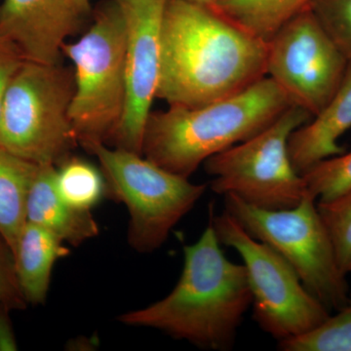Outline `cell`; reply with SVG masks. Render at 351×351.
<instances>
[{"instance_id":"obj_1","label":"cell","mask_w":351,"mask_h":351,"mask_svg":"<svg viewBox=\"0 0 351 351\" xmlns=\"http://www.w3.org/2000/svg\"><path fill=\"white\" fill-rule=\"evenodd\" d=\"M267 50L213 7L169 0L156 99L195 108L241 93L267 76Z\"/></svg>"},{"instance_id":"obj_2","label":"cell","mask_w":351,"mask_h":351,"mask_svg":"<svg viewBox=\"0 0 351 351\" xmlns=\"http://www.w3.org/2000/svg\"><path fill=\"white\" fill-rule=\"evenodd\" d=\"M212 221L195 243L184 247V267L169 295L119 317L152 328L202 350H232L252 293L243 263L226 257Z\"/></svg>"},{"instance_id":"obj_3","label":"cell","mask_w":351,"mask_h":351,"mask_svg":"<svg viewBox=\"0 0 351 351\" xmlns=\"http://www.w3.org/2000/svg\"><path fill=\"white\" fill-rule=\"evenodd\" d=\"M291 107L286 94L265 76L241 93L202 107L152 112L143 156L189 179L208 158L257 135Z\"/></svg>"},{"instance_id":"obj_4","label":"cell","mask_w":351,"mask_h":351,"mask_svg":"<svg viewBox=\"0 0 351 351\" xmlns=\"http://www.w3.org/2000/svg\"><path fill=\"white\" fill-rule=\"evenodd\" d=\"M71 60L75 94L69 119L78 144H108L125 114L128 84L125 36L121 13L113 0L94 11L91 27L75 43L63 46Z\"/></svg>"},{"instance_id":"obj_5","label":"cell","mask_w":351,"mask_h":351,"mask_svg":"<svg viewBox=\"0 0 351 351\" xmlns=\"http://www.w3.org/2000/svg\"><path fill=\"white\" fill-rule=\"evenodd\" d=\"M73 69L25 61L0 110V147L36 165H61L77 147L69 119Z\"/></svg>"},{"instance_id":"obj_6","label":"cell","mask_w":351,"mask_h":351,"mask_svg":"<svg viewBox=\"0 0 351 351\" xmlns=\"http://www.w3.org/2000/svg\"><path fill=\"white\" fill-rule=\"evenodd\" d=\"M85 149L98 159L106 191L127 207L128 242L138 253L160 248L171 230L206 193L208 184H193L137 152L101 143Z\"/></svg>"},{"instance_id":"obj_7","label":"cell","mask_w":351,"mask_h":351,"mask_svg":"<svg viewBox=\"0 0 351 351\" xmlns=\"http://www.w3.org/2000/svg\"><path fill=\"white\" fill-rule=\"evenodd\" d=\"M223 197L225 210L249 234L276 250L330 313L346 306L350 293L348 274L339 267L313 196L306 193L297 206L282 210L261 209L232 195Z\"/></svg>"},{"instance_id":"obj_8","label":"cell","mask_w":351,"mask_h":351,"mask_svg":"<svg viewBox=\"0 0 351 351\" xmlns=\"http://www.w3.org/2000/svg\"><path fill=\"white\" fill-rule=\"evenodd\" d=\"M311 119L293 106L257 135L208 158L203 165L213 178L210 188L261 209L297 206L307 191L304 178L291 162L288 142L291 134Z\"/></svg>"},{"instance_id":"obj_9","label":"cell","mask_w":351,"mask_h":351,"mask_svg":"<svg viewBox=\"0 0 351 351\" xmlns=\"http://www.w3.org/2000/svg\"><path fill=\"white\" fill-rule=\"evenodd\" d=\"M219 243L239 253L248 277L253 317L277 341L315 329L331 315L304 287L294 269L276 250L245 230L226 210L210 214Z\"/></svg>"},{"instance_id":"obj_10","label":"cell","mask_w":351,"mask_h":351,"mask_svg":"<svg viewBox=\"0 0 351 351\" xmlns=\"http://www.w3.org/2000/svg\"><path fill=\"white\" fill-rule=\"evenodd\" d=\"M267 44V76L293 106L313 117L338 91L350 60L309 7L286 22Z\"/></svg>"},{"instance_id":"obj_11","label":"cell","mask_w":351,"mask_h":351,"mask_svg":"<svg viewBox=\"0 0 351 351\" xmlns=\"http://www.w3.org/2000/svg\"><path fill=\"white\" fill-rule=\"evenodd\" d=\"M113 1L123 21L128 98L125 114L110 143L143 154L145 126L156 99L163 20L169 0Z\"/></svg>"},{"instance_id":"obj_12","label":"cell","mask_w":351,"mask_h":351,"mask_svg":"<svg viewBox=\"0 0 351 351\" xmlns=\"http://www.w3.org/2000/svg\"><path fill=\"white\" fill-rule=\"evenodd\" d=\"M82 0H2L0 36L27 61L62 63L63 46L87 15Z\"/></svg>"},{"instance_id":"obj_13","label":"cell","mask_w":351,"mask_h":351,"mask_svg":"<svg viewBox=\"0 0 351 351\" xmlns=\"http://www.w3.org/2000/svg\"><path fill=\"white\" fill-rule=\"evenodd\" d=\"M351 129V62L337 93L321 112L295 129L288 142L291 162L299 174L346 152L339 138Z\"/></svg>"},{"instance_id":"obj_14","label":"cell","mask_w":351,"mask_h":351,"mask_svg":"<svg viewBox=\"0 0 351 351\" xmlns=\"http://www.w3.org/2000/svg\"><path fill=\"white\" fill-rule=\"evenodd\" d=\"M57 167L38 165L27 193V221L41 226L64 243L77 247L99 234L90 210H80L61 197L56 186Z\"/></svg>"},{"instance_id":"obj_15","label":"cell","mask_w":351,"mask_h":351,"mask_svg":"<svg viewBox=\"0 0 351 351\" xmlns=\"http://www.w3.org/2000/svg\"><path fill=\"white\" fill-rule=\"evenodd\" d=\"M69 255L63 240L41 226L25 223L13 252L16 276L25 302H45L55 263Z\"/></svg>"},{"instance_id":"obj_16","label":"cell","mask_w":351,"mask_h":351,"mask_svg":"<svg viewBox=\"0 0 351 351\" xmlns=\"http://www.w3.org/2000/svg\"><path fill=\"white\" fill-rule=\"evenodd\" d=\"M38 167L0 147V235L12 253L27 223V193Z\"/></svg>"},{"instance_id":"obj_17","label":"cell","mask_w":351,"mask_h":351,"mask_svg":"<svg viewBox=\"0 0 351 351\" xmlns=\"http://www.w3.org/2000/svg\"><path fill=\"white\" fill-rule=\"evenodd\" d=\"M313 0H218L213 8L245 31L269 43L276 32Z\"/></svg>"},{"instance_id":"obj_18","label":"cell","mask_w":351,"mask_h":351,"mask_svg":"<svg viewBox=\"0 0 351 351\" xmlns=\"http://www.w3.org/2000/svg\"><path fill=\"white\" fill-rule=\"evenodd\" d=\"M56 186L69 205L91 211L103 197L106 181L101 171L91 163L71 156L57 167Z\"/></svg>"},{"instance_id":"obj_19","label":"cell","mask_w":351,"mask_h":351,"mask_svg":"<svg viewBox=\"0 0 351 351\" xmlns=\"http://www.w3.org/2000/svg\"><path fill=\"white\" fill-rule=\"evenodd\" d=\"M282 351H351V290L345 306L306 334L278 341Z\"/></svg>"},{"instance_id":"obj_20","label":"cell","mask_w":351,"mask_h":351,"mask_svg":"<svg viewBox=\"0 0 351 351\" xmlns=\"http://www.w3.org/2000/svg\"><path fill=\"white\" fill-rule=\"evenodd\" d=\"M302 176L308 195L319 202L334 199L351 189V152L320 161Z\"/></svg>"},{"instance_id":"obj_21","label":"cell","mask_w":351,"mask_h":351,"mask_svg":"<svg viewBox=\"0 0 351 351\" xmlns=\"http://www.w3.org/2000/svg\"><path fill=\"white\" fill-rule=\"evenodd\" d=\"M318 211L331 237L339 267L351 274V189L334 199L319 202Z\"/></svg>"},{"instance_id":"obj_22","label":"cell","mask_w":351,"mask_h":351,"mask_svg":"<svg viewBox=\"0 0 351 351\" xmlns=\"http://www.w3.org/2000/svg\"><path fill=\"white\" fill-rule=\"evenodd\" d=\"M309 9L351 62V0H313Z\"/></svg>"},{"instance_id":"obj_23","label":"cell","mask_w":351,"mask_h":351,"mask_svg":"<svg viewBox=\"0 0 351 351\" xmlns=\"http://www.w3.org/2000/svg\"><path fill=\"white\" fill-rule=\"evenodd\" d=\"M25 302L16 276L12 251L0 235V309L22 308Z\"/></svg>"},{"instance_id":"obj_24","label":"cell","mask_w":351,"mask_h":351,"mask_svg":"<svg viewBox=\"0 0 351 351\" xmlns=\"http://www.w3.org/2000/svg\"><path fill=\"white\" fill-rule=\"evenodd\" d=\"M25 61L17 46L8 38L0 36V110L7 88Z\"/></svg>"},{"instance_id":"obj_25","label":"cell","mask_w":351,"mask_h":351,"mask_svg":"<svg viewBox=\"0 0 351 351\" xmlns=\"http://www.w3.org/2000/svg\"><path fill=\"white\" fill-rule=\"evenodd\" d=\"M6 311V309H0V351L17 350L15 335Z\"/></svg>"},{"instance_id":"obj_26","label":"cell","mask_w":351,"mask_h":351,"mask_svg":"<svg viewBox=\"0 0 351 351\" xmlns=\"http://www.w3.org/2000/svg\"><path fill=\"white\" fill-rule=\"evenodd\" d=\"M184 1L191 2V3L198 4L203 6H213L218 0H184Z\"/></svg>"},{"instance_id":"obj_27","label":"cell","mask_w":351,"mask_h":351,"mask_svg":"<svg viewBox=\"0 0 351 351\" xmlns=\"http://www.w3.org/2000/svg\"><path fill=\"white\" fill-rule=\"evenodd\" d=\"M90 1H91V0H82V7L87 13H89L90 9H91V4H90Z\"/></svg>"}]
</instances>
